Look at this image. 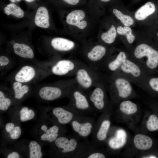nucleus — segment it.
Wrapping results in <instances>:
<instances>
[{"mask_svg": "<svg viewBox=\"0 0 158 158\" xmlns=\"http://www.w3.org/2000/svg\"><path fill=\"white\" fill-rule=\"evenodd\" d=\"M130 59L141 67L148 75L158 73V50L149 44L138 45Z\"/></svg>", "mask_w": 158, "mask_h": 158, "instance_id": "nucleus-1", "label": "nucleus"}, {"mask_svg": "<svg viewBox=\"0 0 158 158\" xmlns=\"http://www.w3.org/2000/svg\"><path fill=\"white\" fill-rule=\"evenodd\" d=\"M104 83L112 97L115 99L128 98L133 94L131 82L127 78L117 73L105 77Z\"/></svg>", "mask_w": 158, "mask_h": 158, "instance_id": "nucleus-2", "label": "nucleus"}, {"mask_svg": "<svg viewBox=\"0 0 158 158\" xmlns=\"http://www.w3.org/2000/svg\"><path fill=\"white\" fill-rule=\"evenodd\" d=\"M74 76L76 84L86 92L90 90L99 83L104 80V78L98 70L83 62H80Z\"/></svg>", "mask_w": 158, "mask_h": 158, "instance_id": "nucleus-3", "label": "nucleus"}, {"mask_svg": "<svg viewBox=\"0 0 158 158\" xmlns=\"http://www.w3.org/2000/svg\"><path fill=\"white\" fill-rule=\"evenodd\" d=\"M69 99V107L78 114L83 115L94 111L87 93L75 83L67 96Z\"/></svg>", "mask_w": 158, "mask_h": 158, "instance_id": "nucleus-4", "label": "nucleus"}, {"mask_svg": "<svg viewBox=\"0 0 158 158\" xmlns=\"http://www.w3.org/2000/svg\"><path fill=\"white\" fill-rule=\"evenodd\" d=\"M75 83L74 78L63 80L42 87L39 91V94L44 100L53 101L63 96H67L71 87Z\"/></svg>", "mask_w": 158, "mask_h": 158, "instance_id": "nucleus-5", "label": "nucleus"}, {"mask_svg": "<svg viewBox=\"0 0 158 158\" xmlns=\"http://www.w3.org/2000/svg\"><path fill=\"white\" fill-rule=\"evenodd\" d=\"M114 73L124 76L138 87L149 75L141 67L129 58L124 60L118 71Z\"/></svg>", "mask_w": 158, "mask_h": 158, "instance_id": "nucleus-6", "label": "nucleus"}, {"mask_svg": "<svg viewBox=\"0 0 158 158\" xmlns=\"http://www.w3.org/2000/svg\"><path fill=\"white\" fill-rule=\"evenodd\" d=\"M107 90L104 80L99 83L90 90L86 92L94 111H101L105 107L107 103Z\"/></svg>", "mask_w": 158, "mask_h": 158, "instance_id": "nucleus-7", "label": "nucleus"}, {"mask_svg": "<svg viewBox=\"0 0 158 158\" xmlns=\"http://www.w3.org/2000/svg\"><path fill=\"white\" fill-rule=\"evenodd\" d=\"M80 62L70 59H62L52 62L49 71L58 76H74Z\"/></svg>", "mask_w": 158, "mask_h": 158, "instance_id": "nucleus-8", "label": "nucleus"}, {"mask_svg": "<svg viewBox=\"0 0 158 158\" xmlns=\"http://www.w3.org/2000/svg\"><path fill=\"white\" fill-rule=\"evenodd\" d=\"M107 51L106 48L103 45L97 44L94 46L85 55L87 64L99 70L107 60L105 58Z\"/></svg>", "mask_w": 158, "mask_h": 158, "instance_id": "nucleus-9", "label": "nucleus"}, {"mask_svg": "<svg viewBox=\"0 0 158 158\" xmlns=\"http://www.w3.org/2000/svg\"><path fill=\"white\" fill-rule=\"evenodd\" d=\"M88 117L78 115L71 122L73 131L79 136L86 138L93 132L95 124Z\"/></svg>", "mask_w": 158, "mask_h": 158, "instance_id": "nucleus-10", "label": "nucleus"}, {"mask_svg": "<svg viewBox=\"0 0 158 158\" xmlns=\"http://www.w3.org/2000/svg\"><path fill=\"white\" fill-rule=\"evenodd\" d=\"M39 70L34 66L25 65L22 67L15 74V81L26 83L35 80L39 77Z\"/></svg>", "mask_w": 158, "mask_h": 158, "instance_id": "nucleus-11", "label": "nucleus"}, {"mask_svg": "<svg viewBox=\"0 0 158 158\" xmlns=\"http://www.w3.org/2000/svg\"><path fill=\"white\" fill-rule=\"evenodd\" d=\"M56 146L61 150L64 154H71L75 152L79 148V143L76 139L64 137H58L54 141Z\"/></svg>", "mask_w": 158, "mask_h": 158, "instance_id": "nucleus-12", "label": "nucleus"}, {"mask_svg": "<svg viewBox=\"0 0 158 158\" xmlns=\"http://www.w3.org/2000/svg\"><path fill=\"white\" fill-rule=\"evenodd\" d=\"M128 58L125 52L121 51L116 57L108 58L101 68L104 69L109 75L114 73L118 71L124 60Z\"/></svg>", "mask_w": 158, "mask_h": 158, "instance_id": "nucleus-13", "label": "nucleus"}, {"mask_svg": "<svg viewBox=\"0 0 158 158\" xmlns=\"http://www.w3.org/2000/svg\"><path fill=\"white\" fill-rule=\"evenodd\" d=\"M52 113L59 122L62 124L71 122L76 116L79 115L69 107L67 109L60 107H56L53 109Z\"/></svg>", "mask_w": 158, "mask_h": 158, "instance_id": "nucleus-14", "label": "nucleus"}, {"mask_svg": "<svg viewBox=\"0 0 158 158\" xmlns=\"http://www.w3.org/2000/svg\"><path fill=\"white\" fill-rule=\"evenodd\" d=\"M51 44L56 50L60 51H68L75 47V43L72 41L61 37H55L51 40Z\"/></svg>", "mask_w": 158, "mask_h": 158, "instance_id": "nucleus-15", "label": "nucleus"}, {"mask_svg": "<svg viewBox=\"0 0 158 158\" xmlns=\"http://www.w3.org/2000/svg\"><path fill=\"white\" fill-rule=\"evenodd\" d=\"M126 141V134L123 130H117L114 135L109 138L108 144L109 146L112 149H118L123 147Z\"/></svg>", "mask_w": 158, "mask_h": 158, "instance_id": "nucleus-16", "label": "nucleus"}, {"mask_svg": "<svg viewBox=\"0 0 158 158\" xmlns=\"http://www.w3.org/2000/svg\"><path fill=\"white\" fill-rule=\"evenodd\" d=\"M35 23L36 25L41 28H47L49 27V15L46 8L42 6L38 8L35 16Z\"/></svg>", "mask_w": 158, "mask_h": 158, "instance_id": "nucleus-17", "label": "nucleus"}, {"mask_svg": "<svg viewBox=\"0 0 158 158\" xmlns=\"http://www.w3.org/2000/svg\"><path fill=\"white\" fill-rule=\"evenodd\" d=\"M154 4L148 2L139 8L135 13V18L138 20H143L148 16L153 14L155 11Z\"/></svg>", "mask_w": 158, "mask_h": 158, "instance_id": "nucleus-18", "label": "nucleus"}, {"mask_svg": "<svg viewBox=\"0 0 158 158\" xmlns=\"http://www.w3.org/2000/svg\"><path fill=\"white\" fill-rule=\"evenodd\" d=\"M133 142L135 147L141 150H146L152 146V141L149 137L143 134H138L134 137Z\"/></svg>", "mask_w": 158, "mask_h": 158, "instance_id": "nucleus-19", "label": "nucleus"}, {"mask_svg": "<svg viewBox=\"0 0 158 158\" xmlns=\"http://www.w3.org/2000/svg\"><path fill=\"white\" fill-rule=\"evenodd\" d=\"M13 48L14 53L21 57L32 59L34 56L32 49L26 44L16 43L13 44Z\"/></svg>", "mask_w": 158, "mask_h": 158, "instance_id": "nucleus-20", "label": "nucleus"}, {"mask_svg": "<svg viewBox=\"0 0 158 158\" xmlns=\"http://www.w3.org/2000/svg\"><path fill=\"white\" fill-rule=\"evenodd\" d=\"M41 129L44 132L40 137L42 140L52 142L58 138L59 128L57 126H53L48 129L47 126L43 125L41 126Z\"/></svg>", "mask_w": 158, "mask_h": 158, "instance_id": "nucleus-21", "label": "nucleus"}, {"mask_svg": "<svg viewBox=\"0 0 158 158\" xmlns=\"http://www.w3.org/2000/svg\"><path fill=\"white\" fill-rule=\"evenodd\" d=\"M110 124L109 120L105 119L101 122L97 130H93L94 138L95 141H102L106 139Z\"/></svg>", "mask_w": 158, "mask_h": 158, "instance_id": "nucleus-22", "label": "nucleus"}, {"mask_svg": "<svg viewBox=\"0 0 158 158\" xmlns=\"http://www.w3.org/2000/svg\"><path fill=\"white\" fill-rule=\"evenodd\" d=\"M139 87L145 90L158 93V77L148 75Z\"/></svg>", "mask_w": 158, "mask_h": 158, "instance_id": "nucleus-23", "label": "nucleus"}, {"mask_svg": "<svg viewBox=\"0 0 158 158\" xmlns=\"http://www.w3.org/2000/svg\"><path fill=\"white\" fill-rule=\"evenodd\" d=\"M85 17L84 12L81 10H74L69 13L66 17L67 23L77 26Z\"/></svg>", "mask_w": 158, "mask_h": 158, "instance_id": "nucleus-24", "label": "nucleus"}, {"mask_svg": "<svg viewBox=\"0 0 158 158\" xmlns=\"http://www.w3.org/2000/svg\"><path fill=\"white\" fill-rule=\"evenodd\" d=\"M15 98L18 99L22 98L29 91L28 86L25 83L15 81L13 84Z\"/></svg>", "mask_w": 158, "mask_h": 158, "instance_id": "nucleus-25", "label": "nucleus"}, {"mask_svg": "<svg viewBox=\"0 0 158 158\" xmlns=\"http://www.w3.org/2000/svg\"><path fill=\"white\" fill-rule=\"evenodd\" d=\"M119 109L124 114L130 115L135 113L138 109L136 104L129 100H124L120 103Z\"/></svg>", "mask_w": 158, "mask_h": 158, "instance_id": "nucleus-26", "label": "nucleus"}, {"mask_svg": "<svg viewBox=\"0 0 158 158\" xmlns=\"http://www.w3.org/2000/svg\"><path fill=\"white\" fill-rule=\"evenodd\" d=\"M4 12L7 15H13L18 18H23L24 16L23 11L18 6L14 4H9L4 9Z\"/></svg>", "mask_w": 158, "mask_h": 158, "instance_id": "nucleus-27", "label": "nucleus"}, {"mask_svg": "<svg viewBox=\"0 0 158 158\" xmlns=\"http://www.w3.org/2000/svg\"><path fill=\"white\" fill-rule=\"evenodd\" d=\"M29 157L41 158L42 156L41 146L35 141H31L29 145Z\"/></svg>", "mask_w": 158, "mask_h": 158, "instance_id": "nucleus-28", "label": "nucleus"}, {"mask_svg": "<svg viewBox=\"0 0 158 158\" xmlns=\"http://www.w3.org/2000/svg\"><path fill=\"white\" fill-rule=\"evenodd\" d=\"M116 36V32L114 25H112L106 32L103 33L101 35L102 40L106 43L110 44L114 41Z\"/></svg>", "mask_w": 158, "mask_h": 158, "instance_id": "nucleus-29", "label": "nucleus"}, {"mask_svg": "<svg viewBox=\"0 0 158 158\" xmlns=\"http://www.w3.org/2000/svg\"><path fill=\"white\" fill-rule=\"evenodd\" d=\"M6 131L8 133L11 138L13 140L18 139L20 136L21 130L18 126H15L12 123H7L5 126Z\"/></svg>", "mask_w": 158, "mask_h": 158, "instance_id": "nucleus-30", "label": "nucleus"}, {"mask_svg": "<svg viewBox=\"0 0 158 158\" xmlns=\"http://www.w3.org/2000/svg\"><path fill=\"white\" fill-rule=\"evenodd\" d=\"M117 32L120 35H125L130 44H132L135 40V37L132 33L131 29L129 27L125 26L123 28L119 26L117 28Z\"/></svg>", "mask_w": 158, "mask_h": 158, "instance_id": "nucleus-31", "label": "nucleus"}, {"mask_svg": "<svg viewBox=\"0 0 158 158\" xmlns=\"http://www.w3.org/2000/svg\"><path fill=\"white\" fill-rule=\"evenodd\" d=\"M113 12L125 26L129 27L133 24V20L129 16L123 14L120 11L116 9H114Z\"/></svg>", "mask_w": 158, "mask_h": 158, "instance_id": "nucleus-32", "label": "nucleus"}, {"mask_svg": "<svg viewBox=\"0 0 158 158\" xmlns=\"http://www.w3.org/2000/svg\"><path fill=\"white\" fill-rule=\"evenodd\" d=\"M20 119L21 122H25L33 119L35 113L32 109H29L27 107L22 108L20 111Z\"/></svg>", "mask_w": 158, "mask_h": 158, "instance_id": "nucleus-33", "label": "nucleus"}, {"mask_svg": "<svg viewBox=\"0 0 158 158\" xmlns=\"http://www.w3.org/2000/svg\"><path fill=\"white\" fill-rule=\"evenodd\" d=\"M147 127L150 131H154L158 129V118L154 114L151 115L147 122Z\"/></svg>", "mask_w": 158, "mask_h": 158, "instance_id": "nucleus-34", "label": "nucleus"}, {"mask_svg": "<svg viewBox=\"0 0 158 158\" xmlns=\"http://www.w3.org/2000/svg\"><path fill=\"white\" fill-rule=\"evenodd\" d=\"M11 104V99L7 97L2 90L0 91V109L1 111L7 110Z\"/></svg>", "mask_w": 158, "mask_h": 158, "instance_id": "nucleus-35", "label": "nucleus"}, {"mask_svg": "<svg viewBox=\"0 0 158 158\" xmlns=\"http://www.w3.org/2000/svg\"><path fill=\"white\" fill-rule=\"evenodd\" d=\"M86 157L87 158H104V155L102 153L97 152H92L87 154Z\"/></svg>", "mask_w": 158, "mask_h": 158, "instance_id": "nucleus-36", "label": "nucleus"}, {"mask_svg": "<svg viewBox=\"0 0 158 158\" xmlns=\"http://www.w3.org/2000/svg\"><path fill=\"white\" fill-rule=\"evenodd\" d=\"M9 59L7 57L3 56L0 57V67L4 66L7 65L9 63Z\"/></svg>", "mask_w": 158, "mask_h": 158, "instance_id": "nucleus-37", "label": "nucleus"}, {"mask_svg": "<svg viewBox=\"0 0 158 158\" xmlns=\"http://www.w3.org/2000/svg\"><path fill=\"white\" fill-rule=\"evenodd\" d=\"M20 156L18 153L13 152L9 154L7 156V158H19Z\"/></svg>", "mask_w": 158, "mask_h": 158, "instance_id": "nucleus-38", "label": "nucleus"}, {"mask_svg": "<svg viewBox=\"0 0 158 158\" xmlns=\"http://www.w3.org/2000/svg\"><path fill=\"white\" fill-rule=\"evenodd\" d=\"M66 3L73 5L77 4L79 1V0H63Z\"/></svg>", "mask_w": 158, "mask_h": 158, "instance_id": "nucleus-39", "label": "nucleus"}, {"mask_svg": "<svg viewBox=\"0 0 158 158\" xmlns=\"http://www.w3.org/2000/svg\"><path fill=\"white\" fill-rule=\"evenodd\" d=\"M143 158H156L157 157L154 155H149L143 157H142Z\"/></svg>", "mask_w": 158, "mask_h": 158, "instance_id": "nucleus-40", "label": "nucleus"}, {"mask_svg": "<svg viewBox=\"0 0 158 158\" xmlns=\"http://www.w3.org/2000/svg\"><path fill=\"white\" fill-rule=\"evenodd\" d=\"M9 0L12 2L14 3V2H17L21 0Z\"/></svg>", "mask_w": 158, "mask_h": 158, "instance_id": "nucleus-41", "label": "nucleus"}, {"mask_svg": "<svg viewBox=\"0 0 158 158\" xmlns=\"http://www.w3.org/2000/svg\"><path fill=\"white\" fill-rule=\"evenodd\" d=\"M26 1L28 2H32L35 0H25Z\"/></svg>", "mask_w": 158, "mask_h": 158, "instance_id": "nucleus-42", "label": "nucleus"}, {"mask_svg": "<svg viewBox=\"0 0 158 158\" xmlns=\"http://www.w3.org/2000/svg\"><path fill=\"white\" fill-rule=\"evenodd\" d=\"M102 1L103 2H108L110 1L111 0H100Z\"/></svg>", "mask_w": 158, "mask_h": 158, "instance_id": "nucleus-43", "label": "nucleus"}, {"mask_svg": "<svg viewBox=\"0 0 158 158\" xmlns=\"http://www.w3.org/2000/svg\"><path fill=\"white\" fill-rule=\"evenodd\" d=\"M157 36H158V33H157Z\"/></svg>", "mask_w": 158, "mask_h": 158, "instance_id": "nucleus-44", "label": "nucleus"}]
</instances>
